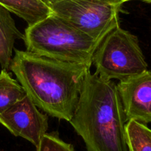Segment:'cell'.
<instances>
[{
	"label": "cell",
	"instance_id": "3957f363",
	"mask_svg": "<svg viewBox=\"0 0 151 151\" xmlns=\"http://www.w3.org/2000/svg\"><path fill=\"white\" fill-rule=\"evenodd\" d=\"M23 40L27 51L90 68L94 52L102 41L52 14L28 25Z\"/></svg>",
	"mask_w": 151,
	"mask_h": 151
},
{
	"label": "cell",
	"instance_id": "9c48e42d",
	"mask_svg": "<svg viewBox=\"0 0 151 151\" xmlns=\"http://www.w3.org/2000/svg\"><path fill=\"white\" fill-rule=\"evenodd\" d=\"M0 4L32 25L52 14L50 7L43 0H0Z\"/></svg>",
	"mask_w": 151,
	"mask_h": 151
},
{
	"label": "cell",
	"instance_id": "5bb4252c",
	"mask_svg": "<svg viewBox=\"0 0 151 151\" xmlns=\"http://www.w3.org/2000/svg\"><path fill=\"white\" fill-rule=\"evenodd\" d=\"M121 1H122V2H123V3H125V2H126V1H132V0H121Z\"/></svg>",
	"mask_w": 151,
	"mask_h": 151
},
{
	"label": "cell",
	"instance_id": "7a4b0ae2",
	"mask_svg": "<svg viewBox=\"0 0 151 151\" xmlns=\"http://www.w3.org/2000/svg\"><path fill=\"white\" fill-rule=\"evenodd\" d=\"M69 122L84 141L87 151H128L125 114L112 80L88 71Z\"/></svg>",
	"mask_w": 151,
	"mask_h": 151
},
{
	"label": "cell",
	"instance_id": "277c9868",
	"mask_svg": "<svg viewBox=\"0 0 151 151\" xmlns=\"http://www.w3.org/2000/svg\"><path fill=\"white\" fill-rule=\"evenodd\" d=\"M95 73L107 80L119 81L147 70L137 36L118 26L102 40L92 58Z\"/></svg>",
	"mask_w": 151,
	"mask_h": 151
},
{
	"label": "cell",
	"instance_id": "8fae6325",
	"mask_svg": "<svg viewBox=\"0 0 151 151\" xmlns=\"http://www.w3.org/2000/svg\"><path fill=\"white\" fill-rule=\"evenodd\" d=\"M125 139L128 151H151V129L138 121L125 124Z\"/></svg>",
	"mask_w": 151,
	"mask_h": 151
},
{
	"label": "cell",
	"instance_id": "ba28073f",
	"mask_svg": "<svg viewBox=\"0 0 151 151\" xmlns=\"http://www.w3.org/2000/svg\"><path fill=\"white\" fill-rule=\"evenodd\" d=\"M16 39L23 40L24 34L16 27L10 12L0 4V65L2 70H9Z\"/></svg>",
	"mask_w": 151,
	"mask_h": 151
},
{
	"label": "cell",
	"instance_id": "6da1fadb",
	"mask_svg": "<svg viewBox=\"0 0 151 151\" xmlns=\"http://www.w3.org/2000/svg\"><path fill=\"white\" fill-rule=\"evenodd\" d=\"M9 69L27 96L47 115L69 121L90 68L14 49Z\"/></svg>",
	"mask_w": 151,
	"mask_h": 151
},
{
	"label": "cell",
	"instance_id": "9a60e30c",
	"mask_svg": "<svg viewBox=\"0 0 151 151\" xmlns=\"http://www.w3.org/2000/svg\"><path fill=\"white\" fill-rule=\"evenodd\" d=\"M142 1H146V2H148V3H151V0H142Z\"/></svg>",
	"mask_w": 151,
	"mask_h": 151
},
{
	"label": "cell",
	"instance_id": "7c38bea8",
	"mask_svg": "<svg viewBox=\"0 0 151 151\" xmlns=\"http://www.w3.org/2000/svg\"><path fill=\"white\" fill-rule=\"evenodd\" d=\"M36 151H75L71 144L62 140L58 133H47L43 136L39 144L36 147Z\"/></svg>",
	"mask_w": 151,
	"mask_h": 151
},
{
	"label": "cell",
	"instance_id": "4fadbf2b",
	"mask_svg": "<svg viewBox=\"0 0 151 151\" xmlns=\"http://www.w3.org/2000/svg\"><path fill=\"white\" fill-rule=\"evenodd\" d=\"M43 1H44V2H45L49 7H50V6L52 5V4H55V3L56 2H58V1H62V0H43Z\"/></svg>",
	"mask_w": 151,
	"mask_h": 151
},
{
	"label": "cell",
	"instance_id": "5b68a950",
	"mask_svg": "<svg viewBox=\"0 0 151 151\" xmlns=\"http://www.w3.org/2000/svg\"><path fill=\"white\" fill-rule=\"evenodd\" d=\"M121 0H62L50 6L52 14L96 40L119 26Z\"/></svg>",
	"mask_w": 151,
	"mask_h": 151
},
{
	"label": "cell",
	"instance_id": "30bf717a",
	"mask_svg": "<svg viewBox=\"0 0 151 151\" xmlns=\"http://www.w3.org/2000/svg\"><path fill=\"white\" fill-rule=\"evenodd\" d=\"M27 96L17 80L6 70L0 72V114Z\"/></svg>",
	"mask_w": 151,
	"mask_h": 151
},
{
	"label": "cell",
	"instance_id": "52a82bcc",
	"mask_svg": "<svg viewBox=\"0 0 151 151\" xmlns=\"http://www.w3.org/2000/svg\"><path fill=\"white\" fill-rule=\"evenodd\" d=\"M125 121L151 123V71L121 80L116 85Z\"/></svg>",
	"mask_w": 151,
	"mask_h": 151
},
{
	"label": "cell",
	"instance_id": "8992f818",
	"mask_svg": "<svg viewBox=\"0 0 151 151\" xmlns=\"http://www.w3.org/2000/svg\"><path fill=\"white\" fill-rule=\"evenodd\" d=\"M0 124L13 136L22 137L36 147L48 129V117L27 96L0 114Z\"/></svg>",
	"mask_w": 151,
	"mask_h": 151
}]
</instances>
